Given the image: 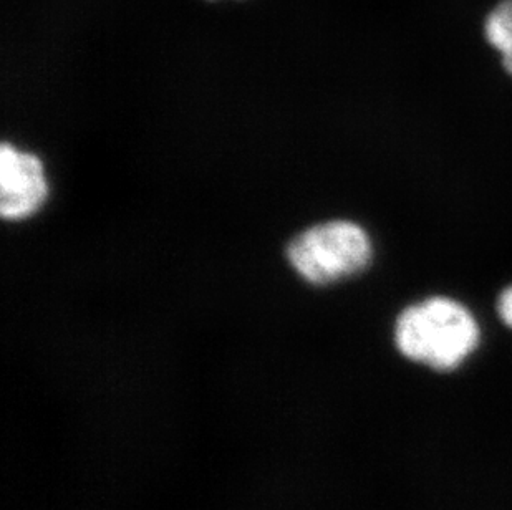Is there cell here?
Listing matches in <instances>:
<instances>
[{
	"label": "cell",
	"instance_id": "3957f363",
	"mask_svg": "<svg viewBox=\"0 0 512 510\" xmlns=\"http://www.w3.org/2000/svg\"><path fill=\"white\" fill-rule=\"evenodd\" d=\"M44 161L32 151L4 143L0 148V214L9 222L35 216L49 199Z\"/></svg>",
	"mask_w": 512,
	"mask_h": 510
},
{
	"label": "cell",
	"instance_id": "5b68a950",
	"mask_svg": "<svg viewBox=\"0 0 512 510\" xmlns=\"http://www.w3.org/2000/svg\"><path fill=\"white\" fill-rule=\"evenodd\" d=\"M496 313L503 325L512 330V284L506 285L496 299Z\"/></svg>",
	"mask_w": 512,
	"mask_h": 510
},
{
	"label": "cell",
	"instance_id": "6da1fadb",
	"mask_svg": "<svg viewBox=\"0 0 512 510\" xmlns=\"http://www.w3.org/2000/svg\"><path fill=\"white\" fill-rule=\"evenodd\" d=\"M481 325L473 310L450 295H430L398 313L393 342L406 360L435 371H453L481 345Z\"/></svg>",
	"mask_w": 512,
	"mask_h": 510
},
{
	"label": "cell",
	"instance_id": "7a4b0ae2",
	"mask_svg": "<svg viewBox=\"0 0 512 510\" xmlns=\"http://www.w3.org/2000/svg\"><path fill=\"white\" fill-rule=\"evenodd\" d=\"M373 255L370 232L350 219H330L307 227L285 249L295 274L314 287L357 277L370 267Z\"/></svg>",
	"mask_w": 512,
	"mask_h": 510
},
{
	"label": "cell",
	"instance_id": "277c9868",
	"mask_svg": "<svg viewBox=\"0 0 512 510\" xmlns=\"http://www.w3.org/2000/svg\"><path fill=\"white\" fill-rule=\"evenodd\" d=\"M484 39L498 53L501 67L512 78V0H503L484 20Z\"/></svg>",
	"mask_w": 512,
	"mask_h": 510
}]
</instances>
